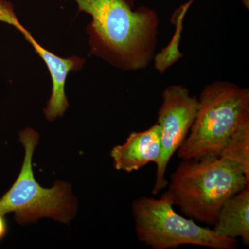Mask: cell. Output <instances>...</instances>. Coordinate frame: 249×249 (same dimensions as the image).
I'll list each match as a JSON object with an SVG mask.
<instances>
[{"label":"cell","mask_w":249,"mask_h":249,"mask_svg":"<svg viewBox=\"0 0 249 249\" xmlns=\"http://www.w3.org/2000/svg\"><path fill=\"white\" fill-rule=\"evenodd\" d=\"M92 17L87 31L91 53L124 70L146 68L153 58L159 18L152 9L132 11L133 0H73Z\"/></svg>","instance_id":"obj_1"},{"label":"cell","mask_w":249,"mask_h":249,"mask_svg":"<svg viewBox=\"0 0 249 249\" xmlns=\"http://www.w3.org/2000/svg\"><path fill=\"white\" fill-rule=\"evenodd\" d=\"M197 113L184 142L181 160L219 157L231 136L249 121V90L228 81H215L203 89Z\"/></svg>","instance_id":"obj_3"},{"label":"cell","mask_w":249,"mask_h":249,"mask_svg":"<svg viewBox=\"0 0 249 249\" xmlns=\"http://www.w3.org/2000/svg\"><path fill=\"white\" fill-rule=\"evenodd\" d=\"M6 232H7V224L5 220L4 214L0 213V240H2Z\"/></svg>","instance_id":"obj_11"},{"label":"cell","mask_w":249,"mask_h":249,"mask_svg":"<svg viewBox=\"0 0 249 249\" xmlns=\"http://www.w3.org/2000/svg\"><path fill=\"white\" fill-rule=\"evenodd\" d=\"M219 157L237 165L249 181V121L231 136Z\"/></svg>","instance_id":"obj_10"},{"label":"cell","mask_w":249,"mask_h":249,"mask_svg":"<svg viewBox=\"0 0 249 249\" xmlns=\"http://www.w3.org/2000/svg\"><path fill=\"white\" fill-rule=\"evenodd\" d=\"M198 99L181 85H170L162 94L161 106L157 112L161 129V155L157 164L154 196L168 186L165 173L170 160L181 147L191 130L198 109Z\"/></svg>","instance_id":"obj_6"},{"label":"cell","mask_w":249,"mask_h":249,"mask_svg":"<svg viewBox=\"0 0 249 249\" xmlns=\"http://www.w3.org/2000/svg\"><path fill=\"white\" fill-rule=\"evenodd\" d=\"M24 147V158L20 173L9 191L0 199V213H14L19 224L50 217L68 224L74 217L76 199L71 196V187L63 181H56L52 188L41 186L34 178L33 155L39 142V135L27 128L19 134Z\"/></svg>","instance_id":"obj_4"},{"label":"cell","mask_w":249,"mask_h":249,"mask_svg":"<svg viewBox=\"0 0 249 249\" xmlns=\"http://www.w3.org/2000/svg\"><path fill=\"white\" fill-rule=\"evenodd\" d=\"M217 235L228 238H241L249 245V185L223 204L214 225Z\"/></svg>","instance_id":"obj_9"},{"label":"cell","mask_w":249,"mask_h":249,"mask_svg":"<svg viewBox=\"0 0 249 249\" xmlns=\"http://www.w3.org/2000/svg\"><path fill=\"white\" fill-rule=\"evenodd\" d=\"M165 192L185 216L214 225L225 201L249 181L235 163L219 157L182 160Z\"/></svg>","instance_id":"obj_2"},{"label":"cell","mask_w":249,"mask_h":249,"mask_svg":"<svg viewBox=\"0 0 249 249\" xmlns=\"http://www.w3.org/2000/svg\"><path fill=\"white\" fill-rule=\"evenodd\" d=\"M2 22L12 25L22 33L24 38L32 45L36 53L42 59L52 79V91L47 106L44 109L46 118L49 121H53L58 116H63L69 107L65 83L69 73L71 71H78L83 68L85 59L73 56L62 58L49 52L37 43L30 32L19 22L14 12V7L9 9L5 15Z\"/></svg>","instance_id":"obj_7"},{"label":"cell","mask_w":249,"mask_h":249,"mask_svg":"<svg viewBox=\"0 0 249 249\" xmlns=\"http://www.w3.org/2000/svg\"><path fill=\"white\" fill-rule=\"evenodd\" d=\"M160 136L161 129L157 123L146 130L132 132L123 145L111 150L115 169L132 173L150 163L157 165L161 155Z\"/></svg>","instance_id":"obj_8"},{"label":"cell","mask_w":249,"mask_h":249,"mask_svg":"<svg viewBox=\"0 0 249 249\" xmlns=\"http://www.w3.org/2000/svg\"><path fill=\"white\" fill-rule=\"evenodd\" d=\"M166 193L157 199L139 196L132 203L136 234L142 243L153 249H176L196 245L213 249H235L237 239L217 235L213 229L198 225L173 209Z\"/></svg>","instance_id":"obj_5"}]
</instances>
